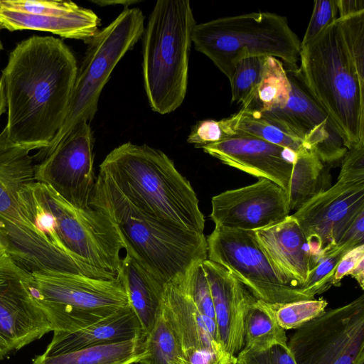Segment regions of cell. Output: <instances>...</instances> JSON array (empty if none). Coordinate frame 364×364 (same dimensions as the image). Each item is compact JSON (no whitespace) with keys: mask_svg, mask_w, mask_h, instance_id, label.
Masks as SVG:
<instances>
[{"mask_svg":"<svg viewBox=\"0 0 364 364\" xmlns=\"http://www.w3.org/2000/svg\"><path fill=\"white\" fill-rule=\"evenodd\" d=\"M338 18L364 11L363 0H337Z\"/></svg>","mask_w":364,"mask_h":364,"instance_id":"cell-42","label":"cell"},{"mask_svg":"<svg viewBox=\"0 0 364 364\" xmlns=\"http://www.w3.org/2000/svg\"><path fill=\"white\" fill-rule=\"evenodd\" d=\"M6 103L5 99L4 87L2 79L0 77V117L6 111Z\"/></svg>","mask_w":364,"mask_h":364,"instance_id":"cell-45","label":"cell"},{"mask_svg":"<svg viewBox=\"0 0 364 364\" xmlns=\"http://www.w3.org/2000/svg\"><path fill=\"white\" fill-rule=\"evenodd\" d=\"M192 43L229 81L237 63L251 56L281 58L287 71L299 69L301 41L287 18L274 13L253 12L196 24Z\"/></svg>","mask_w":364,"mask_h":364,"instance_id":"cell-7","label":"cell"},{"mask_svg":"<svg viewBox=\"0 0 364 364\" xmlns=\"http://www.w3.org/2000/svg\"><path fill=\"white\" fill-rule=\"evenodd\" d=\"M137 335L144 336L139 321L129 305L80 330L54 332L43 355L53 356L85 348L124 341Z\"/></svg>","mask_w":364,"mask_h":364,"instance_id":"cell-23","label":"cell"},{"mask_svg":"<svg viewBox=\"0 0 364 364\" xmlns=\"http://www.w3.org/2000/svg\"><path fill=\"white\" fill-rule=\"evenodd\" d=\"M266 58L265 56H251L237 63L230 81L232 102H240L242 107L252 100L261 81Z\"/></svg>","mask_w":364,"mask_h":364,"instance_id":"cell-32","label":"cell"},{"mask_svg":"<svg viewBox=\"0 0 364 364\" xmlns=\"http://www.w3.org/2000/svg\"><path fill=\"white\" fill-rule=\"evenodd\" d=\"M144 336L124 341L85 348L53 356L35 357L32 364H135L147 355Z\"/></svg>","mask_w":364,"mask_h":364,"instance_id":"cell-25","label":"cell"},{"mask_svg":"<svg viewBox=\"0 0 364 364\" xmlns=\"http://www.w3.org/2000/svg\"><path fill=\"white\" fill-rule=\"evenodd\" d=\"M338 18L337 0H316L312 14L301 41V48L312 41L323 30Z\"/></svg>","mask_w":364,"mask_h":364,"instance_id":"cell-38","label":"cell"},{"mask_svg":"<svg viewBox=\"0 0 364 364\" xmlns=\"http://www.w3.org/2000/svg\"><path fill=\"white\" fill-rule=\"evenodd\" d=\"M77 70L59 38L33 36L16 45L1 77L12 141L31 150L50 144L65 119Z\"/></svg>","mask_w":364,"mask_h":364,"instance_id":"cell-1","label":"cell"},{"mask_svg":"<svg viewBox=\"0 0 364 364\" xmlns=\"http://www.w3.org/2000/svg\"><path fill=\"white\" fill-rule=\"evenodd\" d=\"M196 24L188 0H159L149 15L143 33L142 73L155 112L169 114L185 99Z\"/></svg>","mask_w":364,"mask_h":364,"instance_id":"cell-5","label":"cell"},{"mask_svg":"<svg viewBox=\"0 0 364 364\" xmlns=\"http://www.w3.org/2000/svg\"><path fill=\"white\" fill-rule=\"evenodd\" d=\"M206 240L208 259L228 270L257 299L269 304L311 299L299 288L284 282L259 245L255 231L215 227Z\"/></svg>","mask_w":364,"mask_h":364,"instance_id":"cell-11","label":"cell"},{"mask_svg":"<svg viewBox=\"0 0 364 364\" xmlns=\"http://www.w3.org/2000/svg\"><path fill=\"white\" fill-rule=\"evenodd\" d=\"M244 340V347L252 348L287 343L286 331L279 326L272 304L252 299L245 314Z\"/></svg>","mask_w":364,"mask_h":364,"instance_id":"cell-28","label":"cell"},{"mask_svg":"<svg viewBox=\"0 0 364 364\" xmlns=\"http://www.w3.org/2000/svg\"><path fill=\"white\" fill-rule=\"evenodd\" d=\"M364 211V181H337L292 214L309 242L315 264L331 252Z\"/></svg>","mask_w":364,"mask_h":364,"instance_id":"cell-15","label":"cell"},{"mask_svg":"<svg viewBox=\"0 0 364 364\" xmlns=\"http://www.w3.org/2000/svg\"><path fill=\"white\" fill-rule=\"evenodd\" d=\"M348 252L342 248L335 247L322 257L310 271L306 282L299 287L301 292L312 299L316 294H322L333 286L337 265Z\"/></svg>","mask_w":364,"mask_h":364,"instance_id":"cell-36","label":"cell"},{"mask_svg":"<svg viewBox=\"0 0 364 364\" xmlns=\"http://www.w3.org/2000/svg\"><path fill=\"white\" fill-rule=\"evenodd\" d=\"M200 148L223 164L268 179L288 192L293 164L298 155L293 150L237 133Z\"/></svg>","mask_w":364,"mask_h":364,"instance_id":"cell-19","label":"cell"},{"mask_svg":"<svg viewBox=\"0 0 364 364\" xmlns=\"http://www.w3.org/2000/svg\"><path fill=\"white\" fill-rule=\"evenodd\" d=\"M17 202L55 247L117 275L124 245L107 215L91 207L77 208L50 186L36 181L19 190Z\"/></svg>","mask_w":364,"mask_h":364,"instance_id":"cell-4","label":"cell"},{"mask_svg":"<svg viewBox=\"0 0 364 364\" xmlns=\"http://www.w3.org/2000/svg\"><path fill=\"white\" fill-rule=\"evenodd\" d=\"M89 205L109 218L126 253L164 284L208 259L203 233L184 230L150 216L102 173L96 178Z\"/></svg>","mask_w":364,"mask_h":364,"instance_id":"cell-3","label":"cell"},{"mask_svg":"<svg viewBox=\"0 0 364 364\" xmlns=\"http://www.w3.org/2000/svg\"><path fill=\"white\" fill-rule=\"evenodd\" d=\"M236 364H296L287 343H276L264 348L244 347Z\"/></svg>","mask_w":364,"mask_h":364,"instance_id":"cell-37","label":"cell"},{"mask_svg":"<svg viewBox=\"0 0 364 364\" xmlns=\"http://www.w3.org/2000/svg\"><path fill=\"white\" fill-rule=\"evenodd\" d=\"M242 115L236 127L237 134L255 136L269 143L293 150L297 154L309 150L305 143L296 138L276 122L260 112L241 107Z\"/></svg>","mask_w":364,"mask_h":364,"instance_id":"cell-31","label":"cell"},{"mask_svg":"<svg viewBox=\"0 0 364 364\" xmlns=\"http://www.w3.org/2000/svg\"><path fill=\"white\" fill-rule=\"evenodd\" d=\"M242 111L220 119H203L198 121L191 130L187 141L196 148L218 143L237 134L236 127L240 119Z\"/></svg>","mask_w":364,"mask_h":364,"instance_id":"cell-35","label":"cell"},{"mask_svg":"<svg viewBox=\"0 0 364 364\" xmlns=\"http://www.w3.org/2000/svg\"><path fill=\"white\" fill-rule=\"evenodd\" d=\"M117 278L125 289L129 305L139 321L145 337L159 311L166 284L127 253L122 258Z\"/></svg>","mask_w":364,"mask_h":364,"instance_id":"cell-24","label":"cell"},{"mask_svg":"<svg viewBox=\"0 0 364 364\" xmlns=\"http://www.w3.org/2000/svg\"><path fill=\"white\" fill-rule=\"evenodd\" d=\"M101 25L91 9L71 1L0 0V28L34 30L87 43Z\"/></svg>","mask_w":364,"mask_h":364,"instance_id":"cell-17","label":"cell"},{"mask_svg":"<svg viewBox=\"0 0 364 364\" xmlns=\"http://www.w3.org/2000/svg\"><path fill=\"white\" fill-rule=\"evenodd\" d=\"M144 28L141 9L125 8L88 41L64 122L50 144L38 151L52 149L77 124L93 119L103 87L119 60L143 36Z\"/></svg>","mask_w":364,"mask_h":364,"instance_id":"cell-9","label":"cell"},{"mask_svg":"<svg viewBox=\"0 0 364 364\" xmlns=\"http://www.w3.org/2000/svg\"><path fill=\"white\" fill-rule=\"evenodd\" d=\"M364 258V245L356 247L346 252L336 269L333 286L341 285V280L355 267V265Z\"/></svg>","mask_w":364,"mask_h":364,"instance_id":"cell-41","label":"cell"},{"mask_svg":"<svg viewBox=\"0 0 364 364\" xmlns=\"http://www.w3.org/2000/svg\"><path fill=\"white\" fill-rule=\"evenodd\" d=\"M299 60V77L348 149L364 141V85L349 58L337 19L301 48Z\"/></svg>","mask_w":364,"mask_h":364,"instance_id":"cell-6","label":"cell"},{"mask_svg":"<svg viewBox=\"0 0 364 364\" xmlns=\"http://www.w3.org/2000/svg\"><path fill=\"white\" fill-rule=\"evenodd\" d=\"M92 3L95 4L99 6H115L122 5L126 8L129 6L139 3V0H92Z\"/></svg>","mask_w":364,"mask_h":364,"instance_id":"cell-44","label":"cell"},{"mask_svg":"<svg viewBox=\"0 0 364 364\" xmlns=\"http://www.w3.org/2000/svg\"><path fill=\"white\" fill-rule=\"evenodd\" d=\"M94 137L90 123L82 121L52 149L33 156L35 181L53 188L72 205L90 208L95 187Z\"/></svg>","mask_w":364,"mask_h":364,"instance_id":"cell-13","label":"cell"},{"mask_svg":"<svg viewBox=\"0 0 364 364\" xmlns=\"http://www.w3.org/2000/svg\"><path fill=\"white\" fill-rule=\"evenodd\" d=\"M201 265L210 289L220 342L230 356L237 358L245 346V314L255 296L222 265L208 259Z\"/></svg>","mask_w":364,"mask_h":364,"instance_id":"cell-20","label":"cell"},{"mask_svg":"<svg viewBox=\"0 0 364 364\" xmlns=\"http://www.w3.org/2000/svg\"><path fill=\"white\" fill-rule=\"evenodd\" d=\"M211 206L210 217L215 227L235 230L256 231L290 213L287 192L266 178L213 196Z\"/></svg>","mask_w":364,"mask_h":364,"instance_id":"cell-18","label":"cell"},{"mask_svg":"<svg viewBox=\"0 0 364 364\" xmlns=\"http://www.w3.org/2000/svg\"><path fill=\"white\" fill-rule=\"evenodd\" d=\"M331 186L329 168L318 156L310 150L299 154L293 164L287 192L290 211H296Z\"/></svg>","mask_w":364,"mask_h":364,"instance_id":"cell-26","label":"cell"},{"mask_svg":"<svg viewBox=\"0 0 364 364\" xmlns=\"http://www.w3.org/2000/svg\"><path fill=\"white\" fill-rule=\"evenodd\" d=\"M3 250L0 248V253L2 252Z\"/></svg>","mask_w":364,"mask_h":364,"instance_id":"cell-48","label":"cell"},{"mask_svg":"<svg viewBox=\"0 0 364 364\" xmlns=\"http://www.w3.org/2000/svg\"><path fill=\"white\" fill-rule=\"evenodd\" d=\"M337 181H364V141L347 151L343 157Z\"/></svg>","mask_w":364,"mask_h":364,"instance_id":"cell-39","label":"cell"},{"mask_svg":"<svg viewBox=\"0 0 364 364\" xmlns=\"http://www.w3.org/2000/svg\"><path fill=\"white\" fill-rule=\"evenodd\" d=\"M0 248L29 272H53L113 279L97 268L55 247L26 217L18 202L0 186Z\"/></svg>","mask_w":364,"mask_h":364,"instance_id":"cell-12","label":"cell"},{"mask_svg":"<svg viewBox=\"0 0 364 364\" xmlns=\"http://www.w3.org/2000/svg\"><path fill=\"white\" fill-rule=\"evenodd\" d=\"M348 275L353 277L362 289L364 288V258L351 270Z\"/></svg>","mask_w":364,"mask_h":364,"instance_id":"cell-43","label":"cell"},{"mask_svg":"<svg viewBox=\"0 0 364 364\" xmlns=\"http://www.w3.org/2000/svg\"><path fill=\"white\" fill-rule=\"evenodd\" d=\"M327 304L323 299H313L272 306L279 326L287 331L296 329L316 318L325 311Z\"/></svg>","mask_w":364,"mask_h":364,"instance_id":"cell-34","label":"cell"},{"mask_svg":"<svg viewBox=\"0 0 364 364\" xmlns=\"http://www.w3.org/2000/svg\"><path fill=\"white\" fill-rule=\"evenodd\" d=\"M3 48H4L3 47V43H2V41H1V37H0V53L2 51V50H3Z\"/></svg>","mask_w":364,"mask_h":364,"instance_id":"cell-46","label":"cell"},{"mask_svg":"<svg viewBox=\"0 0 364 364\" xmlns=\"http://www.w3.org/2000/svg\"><path fill=\"white\" fill-rule=\"evenodd\" d=\"M257 240L284 282L299 288L316 266L307 238L297 220H282L255 231Z\"/></svg>","mask_w":364,"mask_h":364,"instance_id":"cell-21","label":"cell"},{"mask_svg":"<svg viewBox=\"0 0 364 364\" xmlns=\"http://www.w3.org/2000/svg\"><path fill=\"white\" fill-rule=\"evenodd\" d=\"M287 72L291 87L287 105L259 112L303 141L323 163L343 159L348 147L333 120L309 94L296 71Z\"/></svg>","mask_w":364,"mask_h":364,"instance_id":"cell-16","label":"cell"},{"mask_svg":"<svg viewBox=\"0 0 364 364\" xmlns=\"http://www.w3.org/2000/svg\"><path fill=\"white\" fill-rule=\"evenodd\" d=\"M291 90L289 76L282 61L268 56L261 81L252 100L242 107L257 111L283 109L289 100Z\"/></svg>","mask_w":364,"mask_h":364,"instance_id":"cell-29","label":"cell"},{"mask_svg":"<svg viewBox=\"0 0 364 364\" xmlns=\"http://www.w3.org/2000/svg\"><path fill=\"white\" fill-rule=\"evenodd\" d=\"M337 21L349 58L364 85V11L338 18Z\"/></svg>","mask_w":364,"mask_h":364,"instance_id":"cell-33","label":"cell"},{"mask_svg":"<svg viewBox=\"0 0 364 364\" xmlns=\"http://www.w3.org/2000/svg\"><path fill=\"white\" fill-rule=\"evenodd\" d=\"M99 173L150 216L184 230L203 233L205 218L196 193L162 151L146 144L124 143L106 156Z\"/></svg>","mask_w":364,"mask_h":364,"instance_id":"cell-2","label":"cell"},{"mask_svg":"<svg viewBox=\"0 0 364 364\" xmlns=\"http://www.w3.org/2000/svg\"><path fill=\"white\" fill-rule=\"evenodd\" d=\"M30 288L53 332H73L89 326L129 305L117 278L31 272Z\"/></svg>","mask_w":364,"mask_h":364,"instance_id":"cell-8","label":"cell"},{"mask_svg":"<svg viewBox=\"0 0 364 364\" xmlns=\"http://www.w3.org/2000/svg\"><path fill=\"white\" fill-rule=\"evenodd\" d=\"M295 330L287 345L296 364H356L364 359V295Z\"/></svg>","mask_w":364,"mask_h":364,"instance_id":"cell-10","label":"cell"},{"mask_svg":"<svg viewBox=\"0 0 364 364\" xmlns=\"http://www.w3.org/2000/svg\"><path fill=\"white\" fill-rule=\"evenodd\" d=\"M356 364H364V359L360 360L359 362H358Z\"/></svg>","mask_w":364,"mask_h":364,"instance_id":"cell-47","label":"cell"},{"mask_svg":"<svg viewBox=\"0 0 364 364\" xmlns=\"http://www.w3.org/2000/svg\"><path fill=\"white\" fill-rule=\"evenodd\" d=\"M144 346L147 355L138 364H187L161 302L153 326L144 337Z\"/></svg>","mask_w":364,"mask_h":364,"instance_id":"cell-30","label":"cell"},{"mask_svg":"<svg viewBox=\"0 0 364 364\" xmlns=\"http://www.w3.org/2000/svg\"><path fill=\"white\" fill-rule=\"evenodd\" d=\"M361 245H364V211L354 220L336 247L350 251Z\"/></svg>","mask_w":364,"mask_h":364,"instance_id":"cell-40","label":"cell"},{"mask_svg":"<svg viewBox=\"0 0 364 364\" xmlns=\"http://www.w3.org/2000/svg\"><path fill=\"white\" fill-rule=\"evenodd\" d=\"M161 305L183 355L199 350H225L218 338L215 321L198 310L179 277L165 284Z\"/></svg>","mask_w":364,"mask_h":364,"instance_id":"cell-22","label":"cell"},{"mask_svg":"<svg viewBox=\"0 0 364 364\" xmlns=\"http://www.w3.org/2000/svg\"><path fill=\"white\" fill-rule=\"evenodd\" d=\"M31 151L30 148L12 141L5 127L0 133V186L16 201L19 190L35 181Z\"/></svg>","mask_w":364,"mask_h":364,"instance_id":"cell-27","label":"cell"},{"mask_svg":"<svg viewBox=\"0 0 364 364\" xmlns=\"http://www.w3.org/2000/svg\"><path fill=\"white\" fill-rule=\"evenodd\" d=\"M31 278L6 252L0 253V360L52 331L33 296Z\"/></svg>","mask_w":364,"mask_h":364,"instance_id":"cell-14","label":"cell"}]
</instances>
